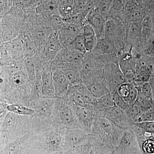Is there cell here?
<instances>
[{
	"label": "cell",
	"instance_id": "28",
	"mask_svg": "<svg viewBox=\"0 0 154 154\" xmlns=\"http://www.w3.org/2000/svg\"><path fill=\"white\" fill-rule=\"evenodd\" d=\"M7 109L9 112L20 115L32 116L35 113L33 109L22 104H8Z\"/></svg>",
	"mask_w": 154,
	"mask_h": 154
},
{
	"label": "cell",
	"instance_id": "26",
	"mask_svg": "<svg viewBox=\"0 0 154 154\" xmlns=\"http://www.w3.org/2000/svg\"><path fill=\"white\" fill-rule=\"evenodd\" d=\"M142 38L143 46L152 36L153 23L151 18L146 16L141 22Z\"/></svg>",
	"mask_w": 154,
	"mask_h": 154
},
{
	"label": "cell",
	"instance_id": "38",
	"mask_svg": "<svg viewBox=\"0 0 154 154\" xmlns=\"http://www.w3.org/2000/svg\"><path fill=\"white\" fill-rule=\"evenodd\" d=\"M144 55L150 57H154V36L144 45L143 53Z\"/></svg>",
	"mask_w": 154,
	"mask_h": 154
},
{
	"label": "cell",
	"instance_id": "23",
	"mask_svg": "<svg viewBox=\"0 0 154 154\" xmlns=\"http://www.w3.org/2000/svg\"><path fill=\"white\" fill-rule=\"evenodd\" d=\"M116 92L129 105L134 104L137 99V90L132 83H123L119 86Z\"/></svg>",
	"mask_w": 154,
	"mask_h": 154
},
{
	"label": "cell",
	"instance_id": "32",
	"mask_svg": "<svg viewBox=\"0 0 154 154\" xmlns=\"http://www.w3.org/2000/svg\"><path fill=\"white\" fill-rule=\"evenodd\" d=\"M140 146L143 154H154V135L147 138Z\"/></svg>",
	"mask_w": 154,
	"mask_h": 154
},
{
	"label": "cell",
	"instance_id": "2",
	"mask_svg": "<svg viewBox=\"0 0 154 154\" xmlns=\"http://www.w3.org/2000/svg\"><path fill=\"white\" fill-rule=\"evenodd\" d=\"M124 131L96 111L90 134L91 148L101 153H111L120 143Z\"/></svg>",
	"mask_w": 154,
	"mask_h": 154
},
{
	"label": "cell",
	"instance_id": "12",
	"mask_svg": "<svg viewBox=\"0 0 154 154\" xmlns=\"http://www.w3.org/2000/svg\"><path fill=\"white\" fill-rule=\"evenodd\" d=\"M113 152L114 154H143L132 128L125 130L121 140Z\"/></svg>",
	"mask_w": 154,
	"mask_h": 154
},
{
	"label": "cell",
	"instance_id": "22",
	"mask_svg": "<svg viewBox=\"0 0 154 154\" xmlns=\"http://www.w3.org/2000/svg\"><path fill=\"white\" fill-rule=\"evenodd\" d=\"M30 132L4 146L1 154H20L25 150Z\"/></svg>",
	"mask_w": 154,
	"mask_h": 154
},
{
	"label": "cell",
	"instance_id": "14",
	"mask_svg": "<svg viewBox=\"0 0 154 154\" xmlns=\"http://www.w3.org/2000/svg\"><path fill=\"white\" fill-rule=\"evenodd\" d=\"M142 21L130 22L127 30L126 44L135 52L143 54L144 46L142 38Z\"/></svg>",
	"mask_w": 154,
	"mask_h": 154
},
{
	"label": "cell",
	"instance_id": "21",
	"mask_svg": "<svg viewBox=\"0 0 154 154\" xmlns=\"http://www.w3.org/2000/svg\"><path fill=\"white\" fill-rule=\"evenodd\" d=\"M92 52L96 55H118L119 53L110 38L106 36L98 38L97 43Z\"/></svg>",
	"mask_w": 154,
	"mask_h": 154
},
{
	"label": "cell",
	"instance_id": "33",
	"mask_svg": "<svg viewBox=\"0 0 154 154\" xmlns=\"http://www.w3.org/2000/svg\"><path fill=\"white\" fill-rule=\"evenodd\" d=\"M97 100L98 105L96 108L105 109L116 105L110 93L97 99Z\"/></svg>",
	"mask_w": 154,
	"mask_h": 154
},
{
	"label": "cell",
	"instance_id": "37",
	"mask_svg": "<svg viewBox=\"0 0 154 154\" xmlns=\"http://www.w3.org/2000/svg\"><path fill=\"white\" fill-rule=\"evenodd\" d=\"M111 94L115 105L123 110H126L129 106V104L127 103L124 99L119 95L116 91L114 93H111Z\"/></svg>",
	"mask_w": 154,
	"mask_h": 154
},
{
	"label": "cell",
	"instance_id": "17",
	"mask_svg": "<svg viewBox=\"0 0 154 154\" xmlns=\"http://www.w3.org/2000/svg\"><path fill=\"white\" fill-rule=\"evenodd\" d=\"M89 142L90 134L82 128L66 129L64 136L63 150Z\"/></svg>",
	"mask_w": 154,
	"mask_h": 154
},
{
	"label": "cell",
	"instance_id": "13",
	"mask_svg": "<svg viewBox=\"0 0 154 154\" xmlns=\"http://www.w3.org/2000/svg\"><path fill=\"white\" fill-rule=\"evenodd\" d=\"M55 98H41L31 102L30 107L35 111L32 116L39 119L55 120Z\"/></svg>",
	"mask_w": 154,
	"mask_h": 154
},
{
	"label": "cell",
	"instance_id": "20",
	"mask_svg": "<svg viewBox=\"0 0 154 154\" xmlns=\"http://www.w3.org/2000/svg\"><path fill=\"white\" fill-rule=\"evenodd\" d=\"M52 76L56 98L63 99L66 95L70 84L61 71H52Z\"/></svg>",
	"mask_w": 154,
	"mask_h": 154
},
{
	"label": "cell",
	"instance_id": "19",
	"mask_svg": "<svg viewBox=\"0 0 154 154\" xmlns=\"http://www.w3.org/2000/svg\"><path fill=\"white\" fill-rule=\"evenodd\" d=\"M42 79V98L55 99V90L54 85L52 70L51 64L46 66L43 69Z\"/></svg>",
	"mask_w": 154,
	"mask_h": 154
},
{
	"label": "cell",
	"instance_id": "16",
	"mask_svg": "<svg viewBox=\"0 0 154 154\" xmlns=\"http://www.w3.org/2000/svg\"><path fill=\"white\" fill-rule=\"evenodd\" d=\"M154 70V66L149 60L142 55L137 62L134 85L141 86L143 83L149 82Z\"/></svg>",
	"mask_w": 154,
	"mask_h": 154
},
{
	"label": "cell",
	"instance_id": "8",
	"mask_svg": "<svg viewBox=\"0 0 154 154\" xmlns=\"http://www.w3.org/2000/svg\"><path fill=\"white\" fill-rule=\"evenodd\" d=\"M55 120L66 129L82 128L72 108L63 99L55 98Z\"/></svg>",
	"mask_w": 154,
	"mask_h": 154
},
{
	"label": "cell",
	"instance_id": "15",
	"mask_svg": "<svg viewBox=\"0 0 154 154\" xmlns=\"http://www.w3.org/2000/svg\"><path fill=\"white\" fill-rule=\"evenodd\" d=\"M100 109L104 116L116 126L124 130L131 128L133 124L121 108L114 105L107 109Z\"/></svg>",
	"mask_w": 154,
	"mask_h": 154
},
{
	"label": "cell",
	"instance_id": "25",
	"mask_svg": "<svg viewBox=\"0 0 154 154\" xmlns=\"http://www.w3.org/2000/svg\"><path fill=\"white\" fill-rule=\"evenodd\" d=\"M42 71L36 72V78L32 84V91L30 97V103L42 98Z\"/></svg>",
	"mask_w": 154,
	"mask_h": 154
},
{
	"label": "cell",
	"instance_id": "35",
	"mask_svg": "<svg viewBox=\"0 0 154 154\" xmlns=\"http://www.w3.org/2000/svg\"><path fill=\"white\" fill-rule=\"evenodd\" d=\"M152 121H154V108L145 110L138 119L137 122Z\"/></svg>",
	"mask_w": 154,
	"mask_h": 154
},
{
	"label": "cell",
	"instance_id": "34",
	"mask_svg": "<svg viewBox=\"0 0 154 154\" xmlns=\"http://www.w3.org/2000/svg\"><path fill=\"white\" fill-rule=\"evenodd\" d=\"M148 136L154 135V121L137 122Z\"/></svg>",
	"mask_w": 154,
	"mask_h": 154
},
{
	"label": "cell",
	"instance_id": "24",
	"mask_svg": "<svg viewBox=\"0 0 154 154\" xmlns=\"http://www.w3.org/2000/svg\"><path fill=\"white\" fill-rule=\"evenodd\" d=\"M82 36L87 52H91L96 46L98 38L94 29L89 24L85 23L83 25Z\"/></svg>",
	"mask_w": 154,
	"mask_h": 154
},
{
	"label": "cell",
	"instance_id": "6",
	"mask_svg": "<svg viewBox=\"0 0 154 154\" xmlns=\"http://www.w3.org/2000/svg\"><path fill=\"white\" fill-rule=\"evenodd\" d=\"M63 99L69 106L89 105L95 108L98 105V100L82 83L70 85Z\"/></svg>",
	"mask_w": 154,
	"mask_h": 154
},
{
	"label": "cell",
	"instance_id": "3",
	"mask_svg": "<svg viewBox=\"0 0 154 154\" xmlns=\"http://www.w3.org/2000/svg\"><path fill=\"white\" fill-rule=\"evenodd\" d=\"M32 116L8 112L0 121L1 144L3 146L31 132Z\"/></svg>",
	"mask_w": 154,
	"mask_h": 154
},
{
	"label": "cell",
	"instance_id": "4",
	"mask_svg": "<svg viewBox=\"0 0 154 154\" xmlns=\"http://www.w3.org/2000/svg\"><path fill=\"white\" fill-rule=\"evenodd\" d=\"M105 66L92 51L87 52L80 71L82 83L87 87L95 83H104Z\"/></svg>",
	"mask_w": 154,
	"mask_h": 154
},
{
	"label": "cell",
	"instance_id": "10",
	"mask_svg": "<svg viewBox=\"0 0 154 154\" xmlns=\"http://www.w3.org/2000/svg\"><path fill=\"white\" fill-rule=\"evenodd\" d=\"M104 73V84L111 94L116 92L119 86L127 82L118 63L105 65Z\"/></svg>",
	"mask_w": 154,
	"mask_h": 154
},
{
	"label": "cell",
	"instance_id": "30",
	"mask_svg": "<svg viewBox=\"0 0 154 154\" xmlns=\"http://www.w3.org/2000/svg\"><path fill=\"white\" fill-rule=\"evenodd\" d=\"M62 72L70 85H75L82 83L80 70L71 69Z\"/></svg>",
	"mask_w": 154,
	"mask_h": 154
},
{
	"label": "cell",
	"instance_id": "29",
	"mask_svg": "<svg viewBox=\"0 0 154 154\" xmlns=\"http://www.w3.org/2000/svg\"><path fill=\"white\" fill-rule=\"evenodd\" d=\"M87 87L96 99L110 93L104 83H95Z\"/></svg>",
	"mask_w": 154,
	"mask_h": 154
},
{
	"label": "cell",
	"instance_id": "5",
	"mask_svg": "<svg viewBox=\"0 0 154 154\" xmlns=\"http://www.w3.org/2000/svg\"><path fill=\"white\" fill-rule=\"evenodd\" d=\"M85 54L69 45L64 46L51 63L52 71L79 70L81 71Z\"/></svg>",
	"mask_w": 154,
	"mask_h": 154
},
{
	"label": "cell",
	"instance_id": "7",
	"mask_svg": "<svg viewBox=\"0 0 154 154\" xmlns=\"http://www.w3.org/2000/svg\"><path fill=\"white\" fill-rule=\"evenodd\" d=\"M128 24L112 19L106 20L105 36L113 42L116 49L120 53L126 45L127 30Z\"/></svg>",
	"mask_w": 154,
	"mask_h": 154
},
{
	"label": "cell",
	"instance_id": "18",
	"mask_svg": "<svg viewBox=\"0 0 154 154\" xmlns=\"http://www.w3.org/2000/svg\"><path fill=\"white\" fill-rule=\"evenodd\" d=\"M106 19L98 11H92L86 17L85 23L89 24L94 29L97 38L105 36ZM84 25V24H83Z\"/></svg>",
	"mask_w": 154,
	"mask_h": 154
},
{
	"label": "cell",
	"instance_id": "36",
	"mask_svg": "<svg viewBox=\"0 0 154 154\" xmlns=\"http://www.w3.org/2000/svg\"><path fill=\"white\" fill-rule=\"evenodd\" d=\"M144 96L149 99H153L151 85L149 82L143 83L141 86H136Z\"/></svg>",
	"mask_w": 154,
	"mask_h": 154
},
{
	"label": "cell",
	"instance_id": "1",
	"mask_svg": "<svg viewBox=\"0 0 154 154\" xmlns=\"http://www.w3.org/2000/svg\"><path fill=\"white\" fill-rule=\"evenodd\" d=\"M32 84L26 72L9 73L1 71L0 101L30 107Z\"/></svg>",
	"mask_w": 154,
	"mask_h": 154
},
{
	"label": "cell",
	"instance_id": "27",
	"mask_svg": "<svg viewBox=\"0 0 154 154\" xmlns=\"http://www.w3.org/2000/svg\"><path fill=\"white\" fill-rule=\"evenodd\" d=\"M145 110H146L141 107L137 102H135L134 104L129 105L125 111L134 124L137 122L138 119Z\"/></svg>",
	"mask_w": 154,
	"mask_h": 154
},
{
	"label": "cell",
	"instance_id": "9",
	"mask_svg": "<svg viewBox=\"0 0 154 154\" xmlns=\"http://www.w3.org/2000/svg\"><path fill=\"white\" fill-rule=\"evenodd\" d=\"M142 55L135 52L132 47L129 46H126L119 54V64L127 82L132 84L134 83L137 62L138 59Z\"/></svg>",
	"mask_w": 154,
	"mask_h": 154
},
{
	"label": "cell",
	"instance_id": "11",
	"mask_svg": "<svg viewBox=\"0 0 154 154\" xmlns=\"http://www.w3.org/2000/svg\"><path fill=\"white\" fill-rule=\"evenodd\" d=\"M82 129L90 134L96 117V109L89 105L69 106Z\"/></svg>",
	"mask_w": 154,
	"mask_h": 154
},
{
	"label": "cell",
	"instance_id": "31",
	"mask_svg": "<svg viewBox=\"0 0 154 154\" xmlns=\"http://www.w3.org/2000/svg\"><path fill=\"white\" fill-rule=\"evenodd\" d=\"M67 45L71 46L72 48L83 54H85L88 52L86 49L82 34L74 38L70 43L66 46Z\"/></svg>",
	"mask_w": 154,
	"mask_h": 154
}]
</instances>
